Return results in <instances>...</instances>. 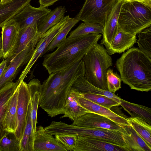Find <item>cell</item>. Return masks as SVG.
<instances>
[{
	"label": "cell",
	"instance_id": "obj_1",
	"mask_svg": "<svg viewBox=\"0 0 151 151\" xmlns=\"http://www.w3.org/2000/svg\"><path fill=\"white\" fill-rule=\"evenodd\" d=\"M82 59L60 70L49 74L40 88L39 105L51 117L64 114L66 100L75 80L85 76Z\"/></svg>",
	"mask_w": 151,
	"mask_h": 151
},
{
	"label": "cell",
	"instance_id": "obj_2",
	"mask_svg": "<svg viewBox=\"0 0 151 151\" xmlns=\"http://www.w3.org/2000/svg\"><path fill=\"white\" fill-rule=\"evenodd\" d=\"M102 35L97 33L66 38L53 52L44 56L42 65L50 74L65 69L80 60Z\"/></svg>",
	"mask_w": 151,
	"mask_h": 151
},
{
	"label": "cell",
	"instance_id": "obj_3",
	"mask_svg": "<svg viewBox=\"0 0 151 151\" xmlns=\"http://www.w3.org/2000/svg\"><path fill=\"white\" fill-rule=\"evenodd\" d=\"M123 83L132 89L148 92L151 90V59L138 48L124 52L115 63Z\"/></svg>",
	"mask_w": 151,
	"mask_h": 151
},
{
	"label": "cell",
	"instance_id": "obj_4",
	"mask_svg": "<svg viewBox=\"0 0 151 151\" xmlns=\"http://www.w3.org/2000/svg\"><path fill=\"white\" fill-rule=\"evenodd\" d=\"M101 44H94L83 56L85 76L91 84L100 89L108 90L107 71L113 65L111 57Z\"/></svg>",
	"mask_w": 151,
	"mask_h": 151
},
{
	"label": "cell",
	"instance_id": "obj_5",
	"mask_svg": "<svg viewBox=\"0 0 151 151\" xmlns=\"http://www.w3.org/2000/svg\"><path fill=\"white\" fill-rule=\"evenodd\" d=\"M151 26V7L135 0H124L121 6L118 28L132 35Z\"/></svg>",
	"mask_w": 151,
	"mask_h": 151
},
{
	"label": "cell",
	"instance_id": "obj_6",
	"mask_svg": "<svg viewBox=\"0 0 151 151\" xmlns=\"http://www.w3.org/2000/svg\"><path fill=\"white\" fill-rule=\"evenodd\" d=\"M118 0H85L75 17L83 22L97 23L104 27Z\"/></svg>",
	"mask_w": 151,
	"mask_h": 151
},
{
	"label": "cell",
	"instance_id": "obj_7",
	"mask_svg": "<svg viewBox=\"0 0 151 151\" xmlns=\"http://www.w3.org/2000/svg\"><path fill=\"white\" fill-rule=\"evenodd\" d=\"M70 18L69 15L64 16L58 23L40 36L31 58L22 72L17 81L20 82L24 80L35 62L44 55L45 51L54 38Z\"/></svg>",
	"mask_w": 151,
	"mask_h": 151
},
{
	"label": "cell",
	"instance_id": "obj_8",
	"mask_svg": "<svg viewBox=\"0 0 151 151\" xmlns=\"http://www.w3.org/2000/svg\"><path fill=\"white\" fill-rule=\"evenodd\" d=\"M40 36L38 35L25 49L16 55L7 65L0 78V90L8 83L12 82L20 68L27 63L31 58Z\"/></svg>",
	"mask_w": 151,
	"mask_h": 151
},
{
	"label": "cell",
	"instance_id": "obj_9",
	"mask_svg": "<svg viewBox=\"0 0 151 151\" xmlns=\"http://www.w3.org/2000/svg\"><path fill=\"white\" fill-rule=\"evenodd\" d=\"M17 110V124L14 133L20 141L25 128L27 110L30 102V96L28 84L23 81L18 84Z\"/></svg>",
	"mask_w": 151,
	"mask_h": 151
},
{
	"label": "cell",
	"instance_id": "obj_10",
	"mask_svg": "<svg viewBox=\"0 0 151 151\" xmlns=\"http://www.w3.org/2000/svg\"><path fill=\"white\" fill-rule=\"evenodd\" d=\"M78 133V136L92 137L112 144L126 147L128 149L122 138V132L119 130L80 127Z\"/></svg>",
	"mask_w": 151,
	"mask_h": 151
},
{
	"label": "cell",
	"instance_id": "obj_11",
	"mask_svg": "<svg viewBox=\"0 0 151 151\" xmlns=\"http://www.w3.org/2000/svg\"><path fill=\"white\" fill-rule=\"evenodd\" d=\"M47 7H35L30 3L27 4L12 18L19 24L20 28L28 26L35 22L38 26L51 11Z\"/></svg>",
	"mask_w": 151,
	"mask_h": 151
},
{
	"label": "cell",
	"instance_id": "obj_12",
	"mask_svg": "<svg viewBox=\"0 0 151 151\" xmlns=\"http://www.w3.org/2000/svg\"><path fill=\"white\" fill-rule=\"evenodd\" d=\"M89 128H101L122 130V127L110 119L99 114L90 112L74 121L71 124Z\"/></svg>",
	"mask_w": 151,
	"mask_h": 151
},
{
	"label": "cell",
	"instance_id": "obj_13",
	"mask_svg": "<svg viewBox=\"0 0 151 151\" xmlns=\"http://www.w3.org/2000/svg\"><path fill=\"white\" fill-rule=\"evenodd\" d=\"M73 151H129L124 147L103 141L91 137L77 136Z\"/></svg>",
	"mask_w": 151,
	"mask_h": 151
},
{
	"label": "cell",
	"instance_id": "obj_14",
	"mask_svg": "<svg viewBox=\"0 0 151 151\" xmlns=\"http://www.w3.org/2000/svg\"><path fill=\"white\" fill-rule=\"evenodd\" d=\"M33 148L34 151H68L65 147L41 125L36 127Z\"/></svg>",
	"mask_w": 151,
	"mask_h": 151
},
{
	"label": "cell",
	"instance_id": "obj_15",
	"mask_svg": "<svg viewBox=\"0 0 151 151\" xmlns=\"http://www.w3.org/2000/svg\"><path fill=\"white\" fill-rule=\"evenodd\" d=\"M39 35L36 22L28 26L20 28L16 44L8 57L6 59L7 65L16 55L26 49L31 42Z\"/></svg>",
	"mask_w": 151,
	"mask_h": 151
},
{
	"label": "cell",
	"instance_id": "obj_16",
	"mask_svg": "<svg viewBox=\"0 0 151 151\" xmlns=\"http://www.w3.org/2000/svg\"><path fill=\"white\" fill-rule=\"evenodd\" d=\"M1 28V50L3 58L6 59L17 42L20 27L18 24L12 19Z\"/></svg>",
	"mask_w": 151,
	"mask_h": 151
},
{
	"label": "cell",
	"instance_id": "obj_17",
	"mask_svg": "<svg viewBox=\"0 0 151 151\" xmlns=\"http://www.w3.org/2000/svg\"><path fill=\"white\" fill-rule=\"evenodd\" d=\"M124 0H118L113 8L104 27L101 44L109 49L117 32L118 22L121 8Z\"/></svg>",
	"mask_w": 151,
	"mask_h": 151
},
{
	"label": "cell",
	"instance_id": "obj_18",
	"mask_svg": "<svg viewBox=\"0 0 151 151\" xmlns=\"http://www.w3.org/2000/svg\"><path fill=\"white\" fill-rule=\"evenodd\" d=\"M78 92L79 103L90 112L95 113L106 117L121 126L129 125L127 119V117L89 101L82 97L79 92Z\"/></svg>",
	"mask_w": 151,
	"mask_h": 151
},
{
	"label": "cell",
	"instance_id": "obj_19",
	"mask_svg": "<svg viewBox=\"0 0 151 151\" xmlns=\"http://www.w3.org/2000/svg\"><path fill=\"white\" fill-rule=\"evenodd\" d=\"M136 35H132L118 28L117 32L111 44L107 50L110 55L116 53H121L132 47L137 42Z\"/></svg>",
	"mask_w": 151,
	"mask_h": 151
},
{
	"label": "cell",
	"instance_id": "obj_20",
	"mask_svg": "<svg viewBox=\"0 0 151 151\" xmlns=\"http://www.w3.org/2000/svg\"><path fill=\"white\" fill-rule=\"evenodd\" d=\"M122 127V138L129 151H151V146L137 134L131 125Z\"/></svg>",
	"mask_w": 151,
	"mask_h": 151
},
{
	"label": "cell",
	"instance_id": "obj_21",
	"mask_svg": "<svg viewBox=\"0 0 151 151\" xmlns=\"http://www.w3.org/2000/svg\"><path fill=\"white\" fill-rule=\"evenodd\" d=\"M90 112L79 103L78 92L71 89L64 106V115L60 118L68 117L74 121Z\"/></svg>",
	"mask_w": 151,
	"mask_h": 151
},
{
	"label": "cell",
	"instance_id": "obj_22",
	"mask_svg": "<svg viewBox=\"0 0 151 151\" xmlns=\"http://www.w3.org/2000/svg\"><path fill=\"white\" fill-rule=\"evenodd\" d=\"M71 89L81 93L102 95L115 100L120 104L121 103L120 98L108 90H103L94 86L87 80L84 76H79L73 83Z\"/></svg>",
	"mask_w": 151,
	"mask_h": 151
},
{
	"label": "cell",
	"instance_id": "obj_23",
	"mask_svg": "<svg viewBox=\"0 0 151 151\" xmlns=\"http://www.w3.org/2000/svg\"><path fill=\"white\" fill-rule=\"evenodd\" d=\"M31 0H12L4 3L0 1V27L11 19Z\"/></svg>",
	"mask_w": 151,
	"mask_h": 151
},
{
	"label": "cell",
	"instance_id": "obj_24",
	"mask_svg": "<svg viewBox=\"0 0 151 151\" xmlns=\"http://www.w3.org/2000/svg\"><path fill=\"white\" fill-rule=\"evenodd\" d=\"M18 85L8 101L3 122L4 129L6 132L14 133L16 127Z\"/></svg>",
	"mask_w": 151,
	"mask_h": 151
},
{
	"label": "cell",
	"instance_id": "obj_25",
	"mask_svg": "<svg viewBox=\"0 0 151 151\" xmlns=\"http://www.w3.org/2000/svg\"><path fill=\"white\" fill-rule=\"evenodd\" d=\"M19 82L9 83L0 90V139L6 133L4 129L3 122L8 101L15 91Z\"/></svg>",
	"mask_w": 151,
	"mask_h": 151
},
{
	"label": "cell",
	"instance_id": "obj_26",
	"mask_svg": "<svg viewBox=\"0 0 151 151\" xmlns=\"http://www.w3.org/2000/svg\"><path fill=\"white\" fill-rule=\"evenodd\" d=\"M28 84L29 91L31 104V118L33 129L35 133L37 124V118L39 105L41 83L37 79L31 80Z\"/></svg>",
	"mask_w": 151,
	"mask_h": 151
},
{
	"label": "cell",
	"instance_id": "obj_27",
	"mask_svg": "<svg viewBox=\"0 0 151 151\" xmlns=\"http://www.w3.org/2000/svg\"><path fill=\"white\" fill-rule=\"evenodd\" d=\"M65 6L57 7L50 12L38 26V33L41 36L50 28L58 23L66 12Z\"/></svg>",
	"mask_w": 151,
	"mask_h": 151
},
{
	"label": "cell",
	"instance_id": "obj_28",
	"mask_svg": "<svg viewBox=\"0 0 151 151\" xmlns=\"http://www.w3.org/2000/svg\"><path fill=\"white\" fill-rule=\"evenodd\" d=\"M121 106L131 117H138L151 125V109L147 106L134 104L120 98Z\"/></svg>",
	"mask_w": 151,
	"mask_h": 151
},
{
	"label": "cell",
	"instance_id": "obj_29",
	"mask_svg": "<svg viewBox=\"0 0 151 151\" xmlns=\"http://www.w3.org/2000/svg\"><path fill=\"white\" fill-rule=\"evenodd\" d=\"M34 135L31 118L30 102L28 107L25 128L22 137L20 141V151H34Z\"/></svg>",
	"mask_w": 151,
	"mask_h": 151
},
{
	"label": "cell",
	"instance_id": "obj_30",
	"mask_svg": "<svg viewBox=\"0 0 151 151\" xmlns=\"http://www.w3.org/2000/svg\"><path fill=\"white\" fill-rule=\"evenodd\" d=\"M129 124L146 142L151 146V125L138 117L127 118Z\"/></svg>",
	"mask_w": 151,
	"mask_h": 151
},
{
	"label": "cell",
	"instance_id": "obj_31",
	"mask_svg": "<svg viewBox=\"0 0 151 151\" xmlns=\"http://www.w3.org/2000/svg\"><path fill=\"white\" fill-rule=\"evenodd\" d=\"M76 18H71L55 36L45 51L44 54L47 52L52 51L57 47L60 43L66 38L71 29L79 21Z\"/></svg>",
	"mask_w": 151,
	"mask_h": 151
},
{
	"label": "cell",
	"instance_id": "obj_32",
	"mask_svg": "<svg viewBox=\"0 0 151 151\" xmlns=\"http://www.w3.org/2000/svg\"><path fill=\"white\" fill-rule=\"evenodd\" d=\"M104 27L100 24L83 22L71 31L68 37H74L92 33L100 34L102 35Z\"/></svg>",
	"mask_w": 151,
	"mask_h": 151
},
{
	"label": "cell",
	"instance_id": "obj_33",
	"mask_svg": "<svg viewBox=\"0 0 151 151\" xmlns=\"http://www.w3.org/2000/svg\"><path fill=\"white\" fill-rule=\"evenodd\" d=\"M137 40L139 49L151 59V26L138 34Z\"/></svg>",
	"mask_w": 151,
	"mask_h": 151
},
{
	"label": "cell",
	"instance_id": "obj_34",
	"mask_svg": "<svg viewBox=\"0 0 151 151\" xmlns=\"http://www.w3.org/2000/svg\"><path fill=\"white\" fill-rule=\"evenodd\" d=\"M20 144L14 132H7L0 139V151H20Z\"/></svg>",
	"mask_w": 151,
	"mask_h": 151
},
{
	"label": "cell",
	"instance_id": "obj_35",
	"mask_svg": "<svg viewBox=\"0 0 151 151\" xmlns=\"http://www.w3.org/2000/svg\"><path fill=\"white\" fill-rule=\"evenodd\" d=\"M79 93L84 98L109 109H111L113 106L120 105V104L115 100L102 95L89 93Z\"/></svg>",
	"mask_w": 151,
	"mask_h": 151
},
{
	"label": "cell",
	"instance_id": "obj_36",
	"mask_svg": "<svg viewBox=\"0 0 151 151\" xmlns=\"http://www.w3.org/2000/svg\"><path fill=\"white\" fill-rule=\"evenodd\" d=\"M106 81L108 90L114 93L121 88L122 81L119 75L109 68L107 72Z\"/></svg>",
	"mask_w": 151,
	"mask_h": 151
},
{
	"label": "cell",
	"instance_id": "obj_37",
	"mask_svg": "<svg viewBox=\"0 0 151 151\" xmlns=\"http://www.w3.org/2000/svg\"><path fill=\"white\" fill-rule=\"evenodd\" d=\"M57 141L66 147L68 151H73L76 145L77 136L75 135L57 134Z\"/></svg>",
	"mask_w": 151,
	"mask_h": 151
},
{
	"label": "cell",
	"instance_id": "obj_38",
	"mask_svg": "<svg viewBox=\"0 0 151 151\" xmlns=\"http://www.w3.org/2000/svg\"><path fill=\"white\" fill-rule=\"evenodd\" d=\"M60 0H39L40 6L47 7L53 5L57 1Z\"/></svg>",
	"mask_w": 151,
	"mask_h": 151
},
{
	"label": "cell",
	"instance_id": "obj_39",
	"mask_svg": "<svg viewBox=\"0 0 151 151\" xmlns=\"http://www.w3.org/2000/svg\"><path fill=\"white\" fill-rule=\"evenodd\" d=\"M7 65L6 59L3 60L0 63V78L1 77Z\"/></svg>",
	"mask_w": 151,
	"mask_h": 151
},
{
	"label": "cell",
	"instance_id": "obj_40",
	"mask_svg": "<svg viewBox=\"0 0 151 151\" xmlns=\"http://www.w3.org/2000/svg\"><path fill=\"white\" fill-rule=\"evenodd\" d=\"M151 7V0H135Z\"/></svg>",
	"mask_w": 151,
	"mask_h": 151
},
{
	"label": "cell",
	"instance_id": "obj_41",
	"mask_svg": "<svg viewBox=\"0 0 151 151\" xmlns=\"http://www.w3.org/2000/svg\"><path fill=\"white\" fill-rule=\"evenodd\" d=\"M3 54L1 50V37H0V59L3 58Z\"/></svg>",
	"mask_w": 151,
	"mask_h": 151
},
{
	"label": "cell",
	"instance_id": "obj_42",
	"mask_svg": "<svg viewBox=\"0 0 151 151\" xmlns=\"http://www.w3.org/2000/svg\"><path fill=\"white\" fill-rule=\"evenodd\" d=\"M12 0H0V2L2 3H4L7 2Z\"/></svg>",
	"mask_w": 151,
	"mask_h": 151
},
{
	"label": "cell",
	"instance_id": "obj_43",
	"mask_svg": "<svg viewBox=\"0 0 151 151\" xmlns=\"http://www.w3.org/2000/svg\"><path fill=\"white\" fill-rule=\"evenodd\" d=\"M128 0V1H132V0Z\"/></svg>",
	"mask_w": 151,
	"mask_h": 151
},
{
	"label": "cell",
	"instance_id": "obj_44",
	"mask_svg": "<svg viewBox=\"0 0 151 151\" xmlns=\"http://www.w3.org/2000/svg\"></svg>",
	"mask_w": 151,
	"mask_h": 151
}]
</instances>
